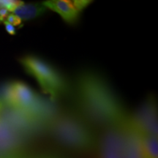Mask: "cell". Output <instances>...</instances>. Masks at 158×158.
Returning <instances> with one entry per match:
<instances>
[{
    "mask_svg": "<svg viewBox=\"0 0 158 158\" xmlns=\"http://www.w3.org/2000/svg\"><path fill=\"white\" fill-rule=\"evenodd\" d=\"M4 108H5V106H4L2 101L1 98H0V112H1Z\"/></svg>",
    "mask_w": 158,
    "mask_h": 158,
    "instance_id": "obj_14",
    "label": "cell"
},
{
    "mask_svg": "<svg viewBox=\"0 0 158 158\" xmlns=\"http://www.w3.org/2000/svg\"><path fill=\"white\" fill-rule=\"evenodd\" d=\"M13 158H19V157H13Z\"/></svg>",
    "mask_w": 158,
    "mask_h": 158,
    "instance_id": "obj_16",
    "label": "cell"
},
{
    "mask_svg": "<svg viewBox=\"0 0 158 158\" xmlns=\"http://www.w3.org/2000/svg\"><path fill=\"white\" fill-rule=\"evenodd\" d=\"M127 119L106 127L99 143L100 158H122Z\"/></svg>",
    "mask_w": 158,
    "mask_h": 158,
    "instance_id": "obj_5",
    "label": "cell"
},
{
    "mask_svg": "<svg viewBox=\"0 0 158 158\" xmlns=\"http://www.w3.org/2000/svg\"><path fill=\"white\" fill-rule=\"evenodd\" d=\"M128 122L141 135L157 137V106L155 97L148 96L133 114L128 116Z\"/></svg>",
    "mask_w": 158,
    "mask_h": 158,
    "instance_id": "obj_4",
    "label": "cell"
},
{
    "mask_svg": "<svg viewBox=\"0 0 158 158\" xmlns=\"http://www.w3.org/2000/svg\"><path fill=\"white\" fill-rule=\"evenodd\" d=\"M41 158H56V157H50V156H43V157H41Z\"/></svg>",
    "mask_w": 158,
    "mask_h": 158,
    "instance_id": "obj_15",
    "label": "cell"
},
{
    "mask_svg": "<svg viewBox=\"0 0 158 158\" xmlns=\"http://www.w3.org/2000/svg\"><path fill=\"white\" fill-rule=\"evenodd\" d=\"M141 141L143 158H158L157 137L141 135Z\"/></svg>",
    "mask_w": 158,
    "mask_h": 158,
    "instance_id": "obj_10",
    "label": "cell"
},
{
    "mask_svg": "<svg viewBox=\"0 0 158 158\" xmlns=\"http://www.w3.org/2000/svg\"><path fill=\"white\" fill-rule=\"evenodd\" d=\"M21 147L19 132L0 117V158L17 157Z\"/></svg>",
    "mask_w": 158,
    "mask_h": 158,
    "instance_id": "obj_6",
    "label": "cell"
},
{
    "mask_svg": "<svg viewBox=\"0 0 158 158\" xmlns=\"http://www.w3.org/2000/svg\"><path fill=\"white\" fill-rule=\"evenodd\" d=\"M5 21H7V23H10L14 27H17V26H20L21 23V20L19 19L17 15H15L13 13H10V14L7 15V16L6 17Z\"/></svg>",
    "mask_w": 158,
    "mask_h": 158,
    "instance_id": "obj_11",
    "label": "cell"
},
{
    "mask_svg": "<svg viewBox=\"0 0 158 158\" xmlns=\"http://www.w3.org/2000/svg\"><path fill=\"white\" fill-rule=\"evenodd\" d=\"M122 158H143L141 135L131 127L128 118L125 124V138Z\"/></svg>",
    "mask_w": 158,
    "mask_h": 158,
    "instance_id": "obj_7",
    "label": "cell"
},
{
    "mask_svg": "<svg viewBox=\"0 0 158 158\" xmlns=\"http://www.w3.org/2000/svg\"><path fill=\"white\" fill-rule=\"evenodd\" d=\"M3 23H4V24H5L6 31H7L10 35H15L16 30H15V27H14V26L10 24V23H7V21H4Z\"/></svg>",
    "mask_w": 158,
    "mask_h": 158,
    "instance_id": "obj_13",
    "label": "cell"
},
{
    "mask_svg": "<svg viewBox=\"0 0 158 158\" xmlns=\"http://www.w3.org/2000/svg\"><path fill=\"white\" fill-rule=\"evenodd\" d=\"M46 10L47 8L43 3H22L13 11V13L21 21H28L44 15Z\"/></svg>",
    "mask_w": 158,
    "mask_h": 158,
    "instance_id": "obj_9",
    "label": "cell"
},
{
    "mask_svg": "<svg viewBox=\"0 0 158 158\" xmlns=\"http://www.w3.org/2000/svg\"><path fill=\"white\" fill-rule=\"evenodd\" d=\"M20 62L26 71L36 79L43 92L53 100L68 91V82L63 75L44 59L28 55L20 59Z\"/></svg>",
    "mask_w": 158,
    "mask_h": 158,
    "instance_id": "obj_3",
    "label": "cell"
},
{
    "mask_svg": "<svg viewBox=\"0 0 158 158\" xmlns=\"http://www.w3.org/2000/svg\"><path fill=\"white\" fill-rule=\"evenodd\" d=\"M76 101L86 119L108 127L128 117L125 108L102 75L91 70L78 74L76 83Z\"/></svg>",
    "mask_w": 158,
    "mask_h": 158,
    "instance_id": "obj_1",
    "label": "cell"
},
{
    "mask_svg": "<svg viewBox=\"0 0 158 158\" xmlns=\"http://www.w3.org/2000/svg\"><path fill=\"white\" fill-rule=\"evenodd\" d=\"M43 4L46 8L58 13L68 24L73 25L78 22L80 13L76 10L71 1L50 0V1H45Z\"/></svg>",
    "mask_w": 158,
    "mask_h": 158,
    "instance_id": "obj_8",
    "label": "cell"
},
{
    "mask_svg": "<svg viewBox=\"0 0 158 158\" xmlns=\"http://www.w3.org/2000/svg\"><path fill=\"white\" fill-rule=\"evenodd\" d=\"M91 3V1H85V0H80V1H73L72 4L78 12H81L83 10L86 8Z\"/></svg>",
    "mask_w": 158,
    "mask_h": 158,
    "instance_id": "obj_12",
    "label": "cell"
},
{
    "mask_svg": "<svg viewBox=\"0 0 158 158\" xmlns=\"http://www.w3.org/2000/svg\"><path fill=\"white\" fill-rule=\"evenodd\" d=\"M51 135L69 149L87 152L95 147L97 141L89 127L78 114L63 112L48 122Z\"/></svg>",
    "mask_w": 158,
    "mask_h": 158,
    "instance_id": "obj_2",
    "label": "cell"
}]
</instances>
